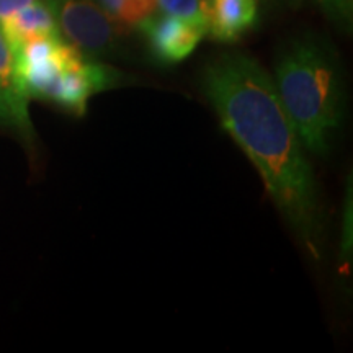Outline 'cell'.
Masks as SVG:
<instances>
[{
  "label": "cell",
  "instance_id": "cell-12",
  "mask_svg": "<svg viewBox=\"0 0 353 353\" xmlns=\"http://www.w3.org/2000/svg\"><path fill=\"white\" fill-rule=\"evenodd\" d=\"M33 2L34 0H0V23Z\"/></svg>",
  "mask_w": 353,
  "mask_h": 353
},
{
  "label": "cell",
  "instance_id": "cell-13",
  "mask_svg": "<svg viewBox=\"0 0 353 353\" xmlns=\"http://www.w3.org/2000/svg\"><path fill=\"white\" fill-rule=\"evenodd\" d=\"M0 125L17 130L15 118H13L10 108H8V105L6 103V100L2 99V95H0Z\"/></svg>",
  "mask_w": 353,
  "mask_h": 353
},
{
  "label": "cell",
  "instance_id": "cell-3",
  "mask_svg": "<svg viewBox=\"0 0 353 353\" xmlns=\"http://www.w3.org/2000/svg\"><path fill=\"white\" fill-rule=\"evenodd\" d=\"M54 17L57 32L87 61L114 54L123 30L97 0H44Z\"/></svg>",
  "mask_w": 353,
  "mask_h": 353
},
{
  "label": "cell",
  "instance_id": "cell-2",
  "mask_svg": "<svg viewBox=\"0 0 353 353\" xmlns=\"http://www.w3.org/2000/svg\"><path fill=\"white\" fill-rule=\"evenodd\" d=\"M275 88L306 152L325 156L345 114V92L337 61L314 39H296L275 63Z\"/></svg>",
  "mask_w": 353,
  "mask_h": 353
},
{
  "label": "cell",
  "instance_id": "cell-8",
  "mask_svg": "<svg viewBox=\"0 0 353 353\" xmlns=\"http://www.w3.org/2000/svg\"><path fill=\"white\" fill-rule=\"evenodd\" d=\"M0 25H2L13 50L34 38L61 37L57 32L54 17L44 0H34L33 3L23 7Z\"/></svg>",
  "mask_w": 353,
  "mask_h": 353
},
{
  "label": "cell",
  "instance_id": "cell-5",
  "mask_svg": "<svg viewBox=\"0 0 353 353\" xmlns=\"http://www.w3.org/2000/svg\"><path fill=\"white\" fill-rule=\"evenodd\" d=\"M138 30L148 39L149 50L159 63L176 64L196 50L208 30L165 13H152L141 21Z\"/></svg>",
  "mask_w": 353,
  "mask_h": 353
},
{
  "label": "cell",
  "instance_id": "cell-7",
  "mask_svg": "<svg viewBox=\"0 0 353 353\" xmlns=\"http://www.w3.org/2000/svg\"><path fill=\"white\" fill-rule=\"evenodd\" d=\"M210 3L208 34L216 41H237L257 21V0H210Z\"/></svg>",
  "mask_w": 353,
  "mask_h": 353
},
{
  "label": "cell",
  "instance_id": "cell-1",
  "mask_svg": "<svg viewBox=\"0 0 353 353\" xmlns=\"http://www.w3.org/2000/svg\"><path fill=\"white\" fill-rule=\"evenodd\" d=\"M203 92L304 249L319 259L324 232L319 188L273 77L252 57L223 54L206 65Z\"/></svg>",
  "mask_w": 353,
  "mask_h": 353
},
{
  "label": "cell",
  "instance_id": "cell-4",
  "mask_svg": "<svg viewBox=\"0 0 353 353\" xmlns=\"http://www.w3.org/2000/svg\"><path fill=\"white\" fill-rule=\"evenodd\" d=\"M120 82L121 74L117 69L100 61L77 57L61 72L50 101L65 112L82 117L87 112V103L92 97L117 87Z\"/></svg>",
  "mask_w": 353,
  "mask_h": 353
},
{
  "label": "cell",
  "instance_id": "cell-9",
  "mask_svg": "<svg viewBox=\"0 0 353 353\" xmlns=\"http://www.w3.org/2000/svg\"><path fill=\"white\" fill-rule=\"evenodd\" d=\"M103 10L125 30L138 28L141 21L157 12V0H97Z\"/></svg>",
  "mask_w": 353,
  "mask_h": 353
},
{
  "label": "cell",
  "instance_id": "cell-11",
  "mask_svg": "<svg viewBox=\"0 0 353 353\" xmlns=\"http://www.w3.org/2000/svg\"><path fill=\"white\" fill-rule=\"evenodd\" d=\"M322 10L342 26L350 28L353 17V0H316Z\"/></svg>",
  "mask_w": 353,
  "mask_h": 353
},
{
  "label": "cell",
  "instance_id": "cell-6",
  "mask_svg": "<svg viewBox=\"0 0 353 353\" xmlns=\"http://www.w3.org/2000/svg\"><path fill=\"white\" fill-rule=\"evenodd\" d=\"M0 95L15 118L17 131L25 138H32V120L28 112L30 97L19 76L15 50L8 41L2 25H0Z\"/></svg>",
  "mask_w": 353,
  "mask_h": 353
},
{
  "label": "cell",
  "instance_id": "cell-10",
  "mask_svg": "<svg viewBox=\"0 0 353 353\" xmlns=\"http://www.w3.org/2000/svg\"><path fill=\"white\" fill-rule=\"evenodd\" d=\"M157 10L175 19L200 25L206 30L210 26V0H157Z\"/></svg>",
  "mask_w": 353,
  "mask_h": 353
}]
</instances>
